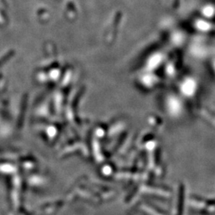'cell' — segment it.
Here are the masks:
<instances>
[{"label":"cell","mask_w":215,"mask_h":215,"mask_svg":"<svg viewBox=\"0 0 215 215\" xmlns=\"http://www.w3.org/2000/svg\"><path fill=\"white\" fill-rule=\"evenodd\" d=\"M183 202H184V186L181 185L179 189V198H178V215L183 214Z\"/></svg>","instance_id":"6da1fadb"}]
</instances>
